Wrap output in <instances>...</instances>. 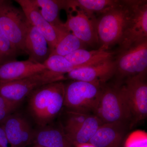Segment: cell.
I'll return each instance as SVG.
<instances>
[{
	"label": "cell",
	"mask_w": 147,
	"mask_h": 147,
	"mask_svg": "<svg viewBox=\"0 0 147 147\" xmlns=\"http://www.w3.org/2000/svg\"><path fill=\"white\" fill-rule=\"evenodd\" d=\"M133 1H118L96 19L99 49L107 51L119 44L131 17Z\"/></svg>",
	"instance_id": "obj_1"
},
{
	"label": "cell",
	"mask_w": 147,
	"mask_h": 147,
	"mask_svg": "<svg viewBox=\"0 0 147 147\" xmlns=\"http://www.w3.org/2000/svg\"><path fill=\"white\" fill-rule=\"evenodd\" d=\"M65 85L54 82L38 88L29 97V108L40 127L47 125L60 113L64 106Z\"/></svg>",
	"instance_id": "obj_2"
},
{
	"label": "cell",
	"mask_w": 147,
	"mask_h": 147,
	"mask_svg": "<svg viewBox=\"0 0 147 147\" xmlns=\"http://www.w3.org/2000/svg\"><path fill=\"white\" fill-rule=\"evenodd\" d=\"M102 123L125 124L131 120V113L122 86H102L99 102L94 111Z\"/></svg>",
	"instance_id": "obj_3"
},
{
	"label": "cell",
	"mask_w": 147,
	"mask_h": 147,
	"mask_svg": "<svg viewBox=\"0 0 147 147\" xmlns=\"http://www.w3.org/2000/svg\"><path fill=\"white\" fill-rule=\"evenodd\" d=\"M64 74L46 70L16 81H0V95L14 102L21 103L38 88L54 82L67 79Z\"/></svg>",
	"instance_id": "obj_4"
},
{
	"label": "cell",
	"mask_w": 147,
	"mask_h": 147,
	"mask_svg": "<svg viewBox=\"0 0 147 147\" xmlns=\"http://www.w3.org/2000/svg\"><path fill=\"white\" fill-rule=\"evenodd\" d=\"M30 25L22 9L10 1L0 0V30L20 52L25 53L24 43Z\"/></svg>",
	"instance_id": "obj_5"
},
{
	"label": "cell",
	"mask_w": 147,
	"mask_h": 147,
	"mask_svg": "<svg viewBox=\"0 0 147 147\" xmlns=\"http://www.w3.org/2000/svg\"><path fill=\"white\" fill-rule=\"evenodd\" d=\"M103 85L79 81H74L65 85L64 106L75 112H94L99 102Z\"/></svg>",
	"instance_id": "obj_6"
},
{
	"label": "cell",
	"mask_w": 147,
	"mask_h": 147,
	"mask_svg": "<svg viewBox=\"0 0 147 147\" xmlns=\"http://www.w3.org/2000/svg\"><path fill=\"white\" fill-rule=\"evenodd\" d=\"M115 61V74L121 79L146 72L147 39L119 51Z\"/></svg>",
	"instance_id": "obj_7"
},
{
	"label": "cell",
	"mask_w": 147,
	"mask_h": 147,
	"mask_svg": "<svg viewBox=\"0 0 147 147\" xmlns=\"http://www.w3.org/2000/svg\"><path fill=\"white\" fill-rule=\"evenodd\" d=\"M146 72L126 79L123 85L131 113V127L144 120L147 116Z\"/></svg>",
	"instance_id": "obj_8"
},
{
	"label": "cell",
	"mask_w": 147,
	"mask_h": 147,
	"mask_svg": "<svg viewBox=\"0 0 147 147\" xmlns=\"http://www.w3.org/2000/svg\"><path fill=\"white\" fill-rule=\"evenodd\" d=\"M147 39V1H133L131 17L119 43L120 50H125Z\"/></svg>",
	"instance_id": "obj_9"
},
{
	"label": "cell",
	"mask_w": 147,
	"mask_h": 147,
	"mask_svg": "<svg viewBox=\"0 0 147 147\" xmlns=\"http://www.w3.org/2000/svg\"><path fill=\"white\" fill-rule=\"evenodd\" d=\"M0 125L5 131L10 147H26L33 142L34 131L21 114L13 113Z\"/></svg>",
	"instance_id": "obj_10"
},
{
	"label": "cell",
	"mask_w": 147,
	"mask_h": 147,
	"mask_svg": "<svg viewBox=\"0 0 147 147\" xmlns=\"http://www.w3.org/2000/svg\"><path fill=\"white\" fill-rule=\"evenodd\" d=\"M69 11H75L76 14L73 15L68 12L67 20L63 24L65 28L86 45L94 46L99 43L96 27V19H90L77 9Z\"/></svg>",
	"instance_id": "obj_11"
},
{
	"label": "cell",
	"mask_w": 147,
	"mask_h": 147,
	"mask_svg": "<svg viewBox=\"0 0 147 147\" xmlns=\"http://www.w3.org/2000/svg\"><path fill=\"white\" fill-rule=\"evenodd\" d=\"M29 22L45 37L50 53L55 49L59 38V31L43 18L34 0H16Z\"/></svg>",
	"instance_id": "obj_12"
},
{
	"label": "cell",
	"mask_w": 147,
	"mask_h": 147,
	"mask_svg": "<svg viewBox=\"0 0 147 147\" xmlns=\"http://www.w3.org/2000/svg\"><path fill=\"white\" fill-rule=\"evenodd\" d=\"M115 61L112 58L93 65L74 69L67 74L66 78L102 85L115 74Z\"/></svg>",
	"instance_id": "obj_13"
},
{
	"label": "cell",
	"mask_w": 147,
	"mask_h": 147,
	"mask_svg": "<svg viewBox=\"0 0 147 147\" xmlns=\"http://www.w3.org/2000/svg\"><path fill=\"white\" fill-rule=\"evenodd\" d=\"M45 66L30 59L12 61L0 65V81H16L46 70Z\"/></svg>",
	"instance_id": "obj_14"
},
{
	"label": "cell",
	"mask_w": 147,
	"mask_h": 147,
	"mask_svg": "<svg viewBox=\"0 0 147 147\" xmlns=\"http://www.w3.org/2000/svg\"><path fill=\"white\" fill-rule=\"evenodd\" d=\"M25 53L29 59L43 64L50 55V50L43 35L30 24L24 43Z\"/></svg>",
	"instance_id": "obj_15"
},
{
	"label": "cell",
	"mask_w": 147,
	"mask_h": 147,
	"mask_svg": "<svg viewBox=\"0 0 147 147\" xmlns=\"http://www.w3.org/2000/svg\"><path fill=\"white\" fill-rule=\"evenodd\" d=\"M125 131V124L103 123L88 143L96 147H120Z\"/></svg>",
	"instance_id": "obj_16"
},
{
	"label": "cell",
	"mask_w": 147,
	"mask_h": 147,
	"mask_svg": "<svg viewBox=\"0 0 147 147\" xmlns=\"http://www.w3.org/2000/svg\"><path fill=\"white\" fill-rule=\"evenodd\" d=\"M33 143L45 147H74L63 129L47 125L34 131Z\"/></svg>",
	"instance_id": "obj_17"
},
{
	"label": "cell",
	"mask_w": 147,
	"mask_h": 147,
	"mask_svg": "<svg viewBox=\"0 0 147 147\" xmlns=\"http://www.w3.org/2000/svg\"><path fill=\"white\" fill-rule=\"evenodd\" d=\"M114 54L113 52L99 49L91 51L80 49L65 57L77 69L107 60L113 58Z\"/></svg>",
	"instance_id": "obj_18"
},
{
	"label": "cell",
	"mask_w": 147,
	"mask_h": 147,
	"mask_svg": "<svg viewBox=\"0 0 147 147\" xmlns=\"http://www.w3.org/2000/svg\"><path fill=\"white\" fill-rule=\"evenodd\" d=\"M116 0H75L65 1V9L68 11L79 10L91 19H96V14L100 15L115 4Z\"/></svg>",
	"instance_id": "obj_19"
},
{
	"label": "cell",
	"mask_w": 147,
	"mask_h": 147,
	"mask_svg": "<svg viewBox=\"0 0 147 147\" xmlns=\"http://www.w3.org/2000/svg\"><path fill=\"white\" fill-rule=\"evenodd\" d=\"M102 124L97 116L90 115L78 128L65 134L69 142L74 147L88 143Z\"/></svg>",
	"instance_id": "obj_20"
},
{
	"label": "cell",
	"mask_w": 147,
	"mask_h": 147,
	"mask_svg": "<svg viewBox=\"0 0 147 147\" xmlns=\"http://www.w3.org/2000/svg\"><path fill=\"white\" fill-rule=\"evenodd\" d=\"M59 38L55 49L50 55L65 57L74 51L84 49L86 44L64 26L59 28Z\"/></svg>",
	"instance_id": "obj_21"
},
{
	"label": "cell",
	"mask_w": 147,
	"mask_h": 147,
	"mask_svg": "<svg viewBox=\"0 0 147 147\" xmlns=\"http://www.w3.org/2000/svg\"><path fill=\"white\" fill-rule=\"evenodd\" d=\"M39 7L41 15L52 26L55 28L62 26L63 25L59 18L60 11L65 9V1L56 0H34Z\"/></svg>",
	"instance_id": "obj_22"
},
{
	"label": "cell",
	"mask_w": 147,
	"mask_h": 147,
	"mask_svg": "<svg viewBox=\"0 0 147 147\" xmlns=\"http://www.w3.org/2000/svg\"><path fill=\"white\" fill-rule=\"evenodd\" d=\"M47 70L65 74L77 69L65 57L57 55H51L43 64Z\"/></svg>",
	"instance_id": "obj_23"
},
{
	"label": "cell",
	"mask_w": 147,
	"mask_h": 147,
	"mask_svg": "<svg viewBox=\"0 0 147 147\" xmlns=\"http://www.w3.org/2000/svg\"><path fill=\"white\" fill-rule=\"evenodd\" d=\"M20 53L0 30V65L12 61Z\"/></svg>",
	"instance_id": "obj_24"
},
{
	"label": "cell",
	"mask_w": 147,
	"mask_h": 147,
	"mask_svg": "<svg viewBox=\"0 0 147 147\" xmlns=\"http://www.w3.org/2000/svg\"><path fill=\"white\" fill-rule=\"evenodd\" d=\"M68 113V118L63 129L65 134L71 132L78 128L90 115L89 113H80L71 110L69 111Z\"/></svg>",
	"instance_id": "obj_25"
},
{
	"label": "cell",
	"mask_w": 147,
	"mask_h": 147,
	"mask_svg": "<svg viewBox=\"0 0 147 147\" xmlns=\"http://www.w3.org/2000/svg\"><path fill=\"white\" fill-rule=\"evenodd\" d=\"M21 103L11 101L0 95V125L15 112Z\"/></svg>",
	"instance_id": "obj_26"
},
{
	"label": "cell",
	"mask_w": 147,
	"mask_h": 147,
	"mask_svg": "<svg viewBox=\"0 0 147 147\" xmlns=\"http://www.w3.org/2000/svg\"><path fill=\"white\" fill-rule=\"evenodd\" d=\"M124 147H147V133L144 130L131 132L127 138Z\"/></svg>",
	"instance_id": "obj_27"
},
{
	"label": "cell",
	"mask_w": 147,
	"mask_h": 147,
	"mask_svg": "<svg viewBox=\"0 0 147 147\" xmlns=\"http://www.w3.org/2000/svg\"><path fill=\"white\" fill-rule=\"evenodd\" d=\"M0 147H10L5 131L1 125H0Z\"/></svg>",
	"instance_id": "obj_28"
},
{
	"label": "cell",
	"mask_w": 147,
	"mask_h": 147,
	"mask_svg": "<svg viewBox=\"0 0 147 147\" xmlns=\"http://www.w3.org/2000/svg\"><path fill=\"white\" fill-rule=\"evenodd\" d=\"M75 147H96L94 145L91 144L89 143H86V144H81L76 145Z\"/></svg>",
	"instance_id": "obj_29"
},
{
	"label": "cell",
	"mask_w": 147,
	"mask_h": 147,
	"mask_svg": "<svg viewBox=\"0 0 147 147\" xmlns=\"http://www.w3.org/2000/svg\"><path fill=\"white\" fill-rule=\"evenodd\" d=\"M34 147H42V146H36V145H35V146H34Z\"/></svg>",
	"instance_id": "obj_30"
}]
</instances>
